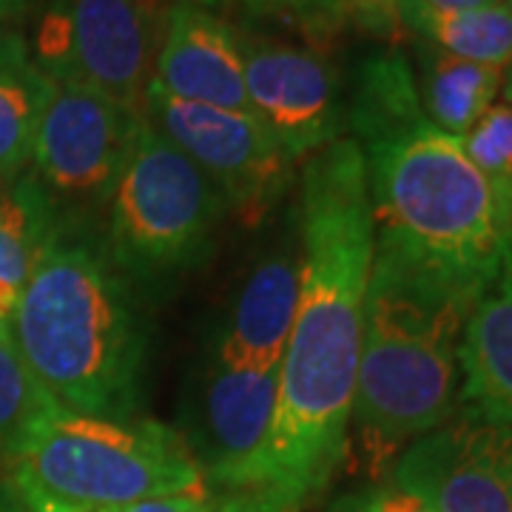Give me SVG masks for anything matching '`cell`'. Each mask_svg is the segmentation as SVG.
<instances>
[{"label":"cell","mask_w":512,"mask_h":512,"mask_svg":"<svg viewBox=\"0 0 512 512\" xmlns=\"http://www.w3.org/2000/svg\"><path fill=\"white\" fill-rule=\"evenodd\" d=\"M296 231L302 288L279 362L274 421L245 478L211 504L214 512H305L348 453L376 251L365 157L353 137L305 157Z\"/></svg>","instance_id":"cell-1"},{"label":"cell","mask_w":512,"mask_h":512,"mask_svg":"<svg viewBox=\"0 0 512 512\" xmlns=\"http://www.w3.org/2000/svg\"><path fill=\"white\" fill-rule=\"evenodd\" d=\"M6 336L55 402L80 416L137 419L146 325L134 285L94 231L63 228L18 296Z\"/></svg>","instance_id":"cell-2"},{"label":"cell","mask_w":512,"mask_h":512,"mask_svg":"<svg viewBox=\"0 0 512 512\" xmlns=\"http://www.w3.org/2000/svg\"><path fill=\"white\" fill-rule=\"evenodd\" d=\"M476 296L376 242L350 424L379 470L458 407V350Z\"/></svg>","instance_id":"cell-3"},{"label":"cell","mask_w":512,"mask_h":512,"mask_svg":"<svg viewBox=\"0 0 512 512\" xmlns=\"http://www.w3.org/2000/svg\"><path fill=\"white\" fill-rule=\"evenodd\" d=\"M359 148L376 242L478 299L501 274L510 242L461 140L419 117Z\"/></svg>","instance_id":"cell-4"},{"label":"cell","mask_w":512,"mask_h":512,"mask_svg":"<svg viewBox=\"0 0 512 512\" xmlns=\"http://www.w3.org/2000/svg\"><path fill=\"white\" fill-rule=\"evenodd\" d=\"M0 476L26 512L123 510L205 490L180 430L146 416L100 419L69 410L0 458Z\"/></svg>","instance_id":"cell-5"},{"label":"cell","mask_w":512,"mask_h":512,"mask_svg":"<svg viewBox=\"0 0 512 512\" xmlns=\"http://www.w3.org/2000/svg\"><path fill=\"white\" fill-rule=\"evenodd\" d=\"M228 205L197 165L143 117L137 146L106 208L103 248L137 288L202 265L220 234Z\"/></svg>","instance_id":"cell-6"},{"label":"cell","mask_w":512,"mask_h":512,"mask_svg":"<svg viewBox=\"0 0 512 512\" xmlns=\"http://www.w3.org/2000/svg\"><path fill=\"white\" fill-rule=\"evenodd\" d=\"M165 9L163 0H49L29 49L55 86L143 111Z\"/></svg>","instance_id":"cell-7"},{"label":"cell","mask_w":512,"mask_h":512,"mask_svg":"<svg viewBox=\"0 0 512 512\" xmlns=\"http://www.w3.org/2000/svg\"><path fill=\"white\" fill-rule=\"evenodd\" d=\"M140 128L143 111L80 86H55L37 126L29 171L55 205L60 231H94L131 160Z\"/></svg>","instance_id":"cell-8"},{"label":"cell","mask_w":512,"mask_h":512,"mask_svg":"<svg viewBox=\"0 0 512 512\" xmlns=\"http://www.w3.org/2000/svg\"><path fill=\"white\" fill-rule=\"evenodd\" d=\"M143 117L217 185L239 222L254 228L285 197L296 160L254 114L177 100L148 83Z\"/></svg>","instance_id":"cell-9"},{"label":"cell","mask_w":512,"mask_h":512,"mask_svg":"<svg viewBox=\"0 0 512 512\" xmlns=\"http://www.w3.org/2000/svg\"><path fill=\"white\" fill-rule=\"evenodd\" d=\"M254 117L291 160H305L348 131L342 77L322 49L239 35Z\"/></svg>","instance_id":"cell-10"},{"label":"cell","mask_w":512,"mask_h":512,"mask_svg":"<svg viewBox=\"0 0 512 512\" xmlns=\"http://www.w3.org/2000/svg\"><path fill=\"white\" fill-rule=\"evenodd\" d=\"M390 484L436 512H512V427L453 413L396 456Z\"/></svg>","instance_id":"cell-11"},{"label":"cell","mask_w":512,"mask_h":512,"mask_svg":"<svg viewBox=\"0 0 512 512\" xmlns=\"http://www.w3.org/2000/svg\"><path fill=\"white\" fill-rule=\"evenodd\" d=\"M279 393L276 370H242L208 353L191 390L183 439L211 504L237 490L271 430Z\"/></svg>","instance_id":"cell-12"},{"label":"cell","mask_w":512,"mask_h":512,"mask_svg":"<svg viewBox=\"0 0 512 512\" xmlns=\"http://www.w3.org/2000/svg\"><path fill=\"white\" fill-rule=\"evenodd\" d=\"M151 83L177 100L254 114L239 32L194 0L168 3Z\"/></svg>","instance_id":"cell-13"},{"label":"cell","mask_w":512,"mask_h":512,"mask_svg":"<svg viewBox=\"0 0 512 512\" xmlns=\"http://www.w3.org/2000/svg\"><path fill=\"white\" fill-rule=\"evenodd\" d=\"M302 288V259L279 242L256 259L214 339V356L242 370H276L291 336Z\"/></svg>","instance_id":"cell-14"},{"label":"cell","mask_w":512,"mask_h":512,"mask_svg":"<svg viewBox=\"0 0 512 512\" xmlns=\"http://www.w3.org/2000/svg\"><path fill=\"white\" fill-rule=\"evenodd\" d=\"M458 367V407L481 421L512 427V245L498 279L470 308Z\"/></svg>","instance_id":"cell-15"},{"label":"cell","mask_w":512,"mask_h":512,"mask_svg":"<svg viewBox=\"0 0 512 512\" xmlns=\"http://www.w3.org/2000/svg\"><path fill=\"white\" fill-rule=\"evenodd\" d=\"M419 100L424 117L444 134L461 140L498 103L504 89V69L461 60L419 40Z\"/></svg>","instance_id":"cell-16"},{"label":"cell","mask_w":512,"mask_h":512,"mask_svg":"<svg viewBox=\"0 0 512 512\" xmlns=\"http://www.w3.org/2000/svg\"><path fill=\"white\" fill-rule=\"evenodd\" d=\"M55 83L37 69L29 40L0 29V185L12 183L32 163L35 134Z\"/></svg>","instance_id":"cell-17"},{"label":"cell","mask_w":512,"mask_h":512,"mask_svg":"<svg viewBox=\"0 0 512 512\" xmlns=\"http://www.w3.org/2000/svg\"><path fill=\"white\" fill-rule=\"evenodd\" d=\"M399 20L419 40L484 66H512V0L484 9H433L424 0H399Z\"/></svg>","instance_id":"cell-18"},{"label":"cell","mask_w":512,"mask_h":512,"mask_svg":"<svg viewBox=\"0 0 512 512\" xmlns=\"http://www.w3.org/2000/svg\"><path fill=\"white\" fill-rule=\"evenodd\" d=\"M424 117L416 72L396 49L362 60L348 94V131L356 143Z\"/></svg>","instance_id":"cell-19"},{"label":"cell","mask_w":512,"mask_h":512,"mask_svg":"<svg viewBox=\"0 0 512 512\" xmlns=\"http://www.w3.org/2000/svg\"><path fill=\"white\" fill-rule=\"evenodd\" d=\"M60 234L55 205L26 168L0 185V282L23 291L37 259Z\"/></svg>","instance_id":"cell-20"},{"label":"cell","mask_w":512,"mask_h":512,"mask_svg":"<svg viewBox=\"0 0 512 512\" xmlns=\"http://www.w3.org/2000/svg\"><path fill=\"white\" fill-rule=\"evenodd\" d=\"M60 413L63 407L37 382L6 330H0V458L15 453Z\"/></svg>","instance_id":"cell-21"},{"label":"cell","mask_w":512,"mask_h":512,"mask_svg":"<svg viewBox=\"0 0 512 512\" xmlns=\"http://www.w3.org/2000/svg\"><path fill=\"white\" fill-rule=\"evenodd\" d=\"M461 146L493 191L495 208L512 245V103L501 100L461 137Z\"/></svg>","instance_id":"cell-22"},{"label":"cell","mask_w":512,"mask_h":512,"mask_svg":"<svg viewBox=\"0 0 512 512\" xmlns=\"http://www.w3.org/2000/svg\"><path fill=\"white\" fill-rule=\"evenodd\" d=\"M330 512H436L419 501L416 495L404 493L399 487L387 484H376V487H365L359 493H348L333 501Z\"/></svg>","instance_id":"cell-23"},{"label":"cell","mask_w":512,"mask_h":512,"mask_svg":"<svg viewBox=\"0 0 512 512\" xmlns=\"http://www.w3.org/2000/svg\"><path fill=\"white\" fill-rule=\"evenodd\" d=\"M254 15H276V12H308L319 18H336L348 9V0H239Z\"/></svg>","instance_id":"cell-24"},{"label":"cell","mask_w":512,"mask_h":512,"mask_svg":"<svg viewBox=\"0 0 512 512\" xmlns=\"http://www.w3.org/2000/svg\"><path fill=\"white\" fill-rule=\"evenodd\" d=\"M348 12L356 15L359 23L367 26L370 32L393 35L396 29H402L399 0H348Z\"/></svg>","instance_id":"cell-25"},{"label":"cell","mask_w":512,"mask_h":512,"mask_svg":"<svg viewBox=\"0 0 512 512\" xmlns=\"http://www.w3.org/2000/svg\"><path fill=\"white\" fill-rule=\"evenodd\" d=\"M117 512H214L205 490L177 495H160V498H146L137 504H128Z\"/></svg>","instance_id":"cell-26"},{"label":"cell","mask_w":512,"mask_h":512,"mask_svg":"<svg viewBox=\"0 0 512 512\" xmlns=\"http://www.w3.org/2000/svg\"><path fill=\"white\" fill-rule=\"evenodd\" d=\"M433 9H447V12H461V9H484V6H495L501 0H424Z\"/></svg>","instance_id":"cell-27"},{"label":"cell","mask_w":512,"mask_h":512,"mask_svg":"<svg viewBox=\"0 0 512 512\" xmlns=\"http://www.w3.org/2000/svg\"><path fill=\"white\" fill-rule=\"evenodd\" d=\"M29 9V0H0V29H9V23Z\"/></svg>","instance_id":"cell-28"},{"label":"cell","mask_w":512,"mask_h":512,"mask_svg":"<svg viewBox=\"0 0 512 512\" xmlns=\"http://www.w3.org/2000/svg\"><path fill=\"white\" fill-rule=\"evenodd\" d=\"M0 512H26L18 501V495L12 493V487L3 481V476H0Z\"/></svg>","instance_id":"cell-29"},{"label":"cell","mask_w":512,"mask_h":512,"mask_svg":"<svg viewBox=\"0 0 512 512\" xmlns=\"http://www.w3.org/2000/svg\"><path fill=\"white\" fill-rule=\"evenodd\" d=\"M194 3H200V6H205V9H211V12H217V15H220V9L231 6L234 0H194Z\"/></svg>","instance_id":"cell-30"},{"label":"cell","mask_w":512,"mask_h":512,"mask_svg":"<svg viewBox=\"0 0 512 512\" xmlns=\"http://www.w3.org/2000/svg\"><path fill=\"white\" fill-rule=\"evenodd\" d=\"M501 92H504V100H510L512 103V66L510 74H504V89H501Z\"/></svg>","instance_id":"cell-31"},{"label":"cell","mask_w":512,"mask_h":512,"mask_svg":"<svg viewBox=\"0 0 512 512\" xmlns=\"http://www.w3.org/2000/svg\"><path fill=\"white\" fill-rule=\"evenodd\" d=\"M103 512H117V510H103Z\"/></svg>","instance_id":"cell-32"}]
</instances>
